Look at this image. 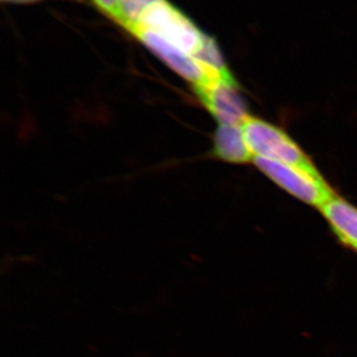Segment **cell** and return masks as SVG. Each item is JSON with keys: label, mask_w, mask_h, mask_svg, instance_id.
I'll list each match as a JSON object with an SVG mask.
<instances>
[{"label": "cell", "mask_w": 357, "mask_h": 357, "mask_svg": "<svg viewBox=\"0 0 357 357\" xmlns=\"http://www.w3.org/2000/svg\"><path fill=\"white\" fill-rule=\"evenodd\" d=\"M241 128L253 156L316 170L301 148L280 128L251 116L241 124Z\"/></svg>", "instance_id": "1"}, {"label": "cell", "mask_w": 357, "mask_h": 357, "mask_svg": "<svg viewBox=\"0 0 357 357\" xmlns=\"http://www.w3.org/2000/svg\"><path fill=\"white\" fill-rule=\"evenodd\" d=\"M253 161L276 184L307 204L321 208L335 197L317 169L307 170L262 157H255Z\"/></svg>", "instance_id": "2"}, {"label": "cell", "mask_w": 357, "mask_h": 357, "mask_svg": "<svg viewBox=\"0 0 357 357\" xmlns=\"http://www.w3.org/2000/svg\"><path fill=\"white\" fill-rule=\"evenodd\" d=\"M137 26L158 33L192 56L199 50L206 37L187 16L167 0H158L150 6Z\"/></svg>", "instance_id": "3"}, {"label": "cell", "mask_w": 357, "mask_h": 357, "mask_svg": "<svg viewBox=\"0 0 357 357\" xmlns=\"http://www.w3.org/2000/svg\"><path fill=\"white\" fill-rule=\"evenodd\" d=\"M128 32L136 39L139 40L141 43L149 49L160 60L163 61L174 72L177 73L178 76L184 77L185 81L192 83L194 88L210 82L217 81L208 75L203 66L199 64L192 55L181 50L158 33L141 26H135Z\"/></svg>", "instance_id": "4"}, {"label": "cell", "mask_w": 357, "mask_h": 357, "mask_svg": "<svg viewBox=\"0 0 357 357\" xmlns=\"http://www.w3.org/2000/svg\"><path fill=\"white\" fill-rule=\"evenodd\" d=\"M199 100L220 124L241 126L249 116L234 79H218L195 86Z\"/></svg>", "instance_id": "5"}, {"label": "cell", "mask_w": 357, "mask_h": 357, "mask_svg": "<svg viewBox=\"0 0 357 357\" xmlns=\"http://www.w3.org/2000/svg\"><path fill=\"white\" fill-rule=\"evenodd\" d=\"M319 210L338 241L357 253V208L344 199L333 197Z\"/></svg>", "instance_id": "6"}, {"label": "cell", "mask_w": 357, "mask_h": 357, "mask_svg": "<svg viewBox=\"0 0 357 357\" xmlns=\"http://www.w3.org/2000/svg\"><path fill=\"white\" fill-rule=\"evenodd\" d=\"M213 154L231 163H245L255 158L244 138L241 126L220 124L215 135Z\"/></svg>", "instance_id": "7"}, {"label": "cell", "mask_w": 357, "mask_h": 357, "mask_svg": "<svg viewBox=\"0 0 357 357\" xmlns=\"http://www.w3.org/2000/svg\"><path fill=\"white\" fill-rule=\"evenodd\" d=\"M158 0H119L121 13V27L131 29L139 24L141 17Z\"/></svg>", "instance_id": "8"}, {"label": "cell", "mask_w": 357, "mask_h": 357, "mask_svg": "<svg viewBox=\"0 0 357 357\" xmlns=\"http://www.w3.org/2000/svg\"><path fill=\"white\" fill-rule=\"evenodd\" d=\"M93 1L103 14L121 25V13L119 0H93Z\"/></svg>", "instance_id": "9"}, {"label": "cell", "mask_w": 357, "mask_h": 357, "mask_svg": "<svg viewBox=\"0 0 357 357\" xmlns=\"http://www.w3.org/2000/svg\"><path fill=\"white\" fill-rule=\"evenodd\" d=\"M3 1L17 2V3H27V2L39 1V0H3Z\"/></svg>", "instance_id": "10"}]
</instances>
